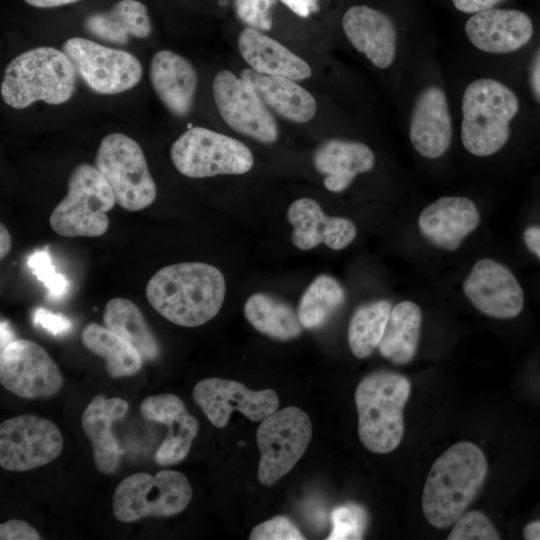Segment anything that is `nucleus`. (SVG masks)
<instances>
[{
    "label": "nucleus",
    "mask_w": 540,
    "mask_h": 540,
    "mask_svg": "<svg viewBox=\"0 0 540 540\" xmlns=\"http://www.w3.org/2000/svg\"><path fill=\"white\" fill-rule=\"evenodd\" d=\"M27 265L48 289L51 299L58 300L67 293L68 281L65 276L56 272L48 252L45 250L35 251L28 257Z\"/></svg>",
    "instance_id": "37"
},
{
    "label": "nucleus",
    "mask_w": 540,
    "mask_h": 540,
    "mask_svg": "<svg viewBox=\"0 0 540 540\" xmlns=\"http://www.w3.org/2000/svg\"><path fill=\"white\" fill-rule=\"evenodd\" d=\"M523 536L527 540H540V520L529 522L523 529Z\"/></svg>",
    "instance_id": "48"
},
{
    "label": "nucleus",
    "mask_w": 540,
    "mask_h": 540,
    "mask_svg": "<svg viewBox=\"0 0 540 540\" xmlns=\"http://www.w3.org/2000/svg\"><path fill=\"white\" fill-rule=\"evenodd\" d=\"M391 303L382 299L359 306L348 326V344L357 358L368 357L378 347L391 312Z\"/></svg>",
    "instance_id": "34"
},
{
    "label": "nucleus",
    "mask_w": 540,
    "mask_h": 540,
    "mask_svg": "<svg viewBox=\"0 0 540 540\" xmlns=\"http://www.w3.org/2000/svg\"><path fill=\"white\" fill-rule=\"evenodd\" d=\"M463 292L478 311L496 319L514 318L524 306V292L516 276L492 258L476 261L463 282Z\"/></svg>",
    "instance_id": "16"
},
{
    "label": "nucleus",
    "mask_w": 540,
    "mask_h": 540,
    "mask_svg": "<svg viewBox=\"0 0 540 540\" xmlns=\"http://www.w3.org/2000/svg\"><path fill=\"white\" fill-rule=\"evenodd\" d=\"M12 246L11 235L3 223L0 224V257L3 259Z\"/></svg>",
    "instance_id": "47"
},
{
    "label": "nucleus",
    "mask_w": 540,
    "mask_h": 540,
    "mask_svg": "<svg viewBox=\"0 0 540 540\" xmlns=\"http://www.w3.org/2000/svg\"><path fill=\"white\" fill-rule=\"evenodd\" d=\"M170 158L179 173L190 178L240 175L254 158L241 141L216 131L192 127L172 144Z\"/></svg>",
    "instance_id": "9"
},
{
    "label": "nucleus",
    "mask_w": 540,
    "mask_h": 540,
    "mask_svg": "<svg viewBox=\"0 0 540 540\" xmlns=\"http://www.w3.org/2000/svg\"><path fill=\"white\" fill-rule=\"evenodd\" d=\"M226 295L222 272L204 262H182L158 270L148 281L150 305L182 327L201 326L220 311Z\"/></svg>",
    "instance_id": "1"
},
{
    "label": "nucleus",
    "mask_w": 540,
    "mask_h": 540,
    "mask_svg": "<svg viewBox=\"0 0 540 540\" xmlns=\"http://www.w3.org/2000/svg\"><path fill=\"white\" fill-rule=\"evenodd\" d=\"M27 4L37 8H53L78 2L79 0H24Z\"/></svg>",
    "instance_id": "46"
},
{
    "label": "nucleus",
    "mask_w": 540,
    "mask_h": 540,
    "mask_svg": "<svg viewBox=\"0 0 540 540\" xmlns=\"http://www.w3.org/2000/svg\"><path fill=\"white\" fill-rule=\"evenodd\" d=\"M240 76L255 88L266 106L282 118L305 123L314 117L317 109L314 97L295 80L262 74L251 68L242 70Z\"/></svg>",
    "instance_id": "27"
},
{
    "label": "nucleus",
    "mask_w": 540,
    "mask_h": 540,
    "mask_svg": "<svg viewBox=\"0 0 540 540\" xmlns=\"http://www.w3.org/2000/svg\"><path fill=\"white\" fill-rule=\"evenodd\" d=\"M85 29L104 42L125 45L131 37L147 38L152 24L146 6L138 0H119L108 11L89 14Z\"/></svg>",
    "instance_id": "28"
},
{
    "label": "nucleus",
    "mask_w": 540,
    "mask_h": 540,
    "mask_svg": "<svg viewBox=\"0 0 540 540\" xmlns=\"http://www.w3.org/2000/svg\"><path fill=\"white\" fill-rule=\"evenodd\" d=\"M1 540H40L38 531L23 520L11 519L0 525Z\"/></svg>",
    "instance_id": "41"
},
{
    "label": "nucleus",
    "mask_w": 540,
    "mask_h": 540,
    "mask_svg": "<svg viewBox=\"0 0 540 540\" xmlns=\"http://www.w3.org/2000/svg\"><path fill=\"white\" fill-rule=\"evenodd\" d=\"M453 127L444 90L428 86L417 96L410 117L409 139L424 158L441 157L450 147Z\"/></svg>",
    "instance_id": "19"
},
{
    "label": "nucleus",
    "mask_w": 540,
    "mask_h": 540,
    "mask_svg": "<svg viewBox=\"0 0 540 540\" xmlns=\"http://www.w3.org/2000/svg\"><path fill=\"white\" fill-rule=\"evenodd\" d=\"M105 327L131 343L146 361H154L160 355V345L149 328L140 308L126 298H113L104 308Z\"/></svg>",
    "instance_id": "31"
},
{
    "label": "nucleus",
    "mask_w": 540,
    "mask_h": 540,
    "mask_svg": "<svg viewBox=\"0 0 540 540\" xmlns=\"http://www.w3.org/2000/svg\"><path fill=\"white\" fill-rule=\"evenodd\" d=\"M33 322L54 336L67 334L72 328V323L67 317L44 308L35 310Z\"/></svg>",
    "instance_id": "40"
},
{
    "label": "nucleus",
    "mask_w": 540,
    "mask_h": 540,
    "mask_svg": "<svg viewBox=\"0 0 540 540\" xmlns=\"http://www.w3.org/2000/svg\"><path fill=\"white\" fill-rule=\"evenodd\" d=\"M343 286L332 276L321 274L306 288L298 305V318L303 328L322 327L345 301Z\"/></svg>",
    "instance_id": "33"
},
{
    "label": "nucleus",
    "mask_w": 540,
    "mask_h": 540,
    "mask_svg": "<svg viewBox=\"0 0 540 540\" xmlns=\"http://www.w3.org/2000/svg\"><path fill=\"white\" fill-rule=\"evenodd\" d=\"M192 494L188 479L179 471L161 470L154 476L135 473L115 488L113 514L124 523L144 517H169L183 511Z\"/></svg>",
    "instance_id": "8"
},
{
    "label": "nucleus",
    "mask_w": 540,
    "mask_h": 540,
    "mask_svg": "<svg viewBox=\"0 0 540 540\" xmlns=\"http://www.w3.org/2000/svg\"><path fill=\"white\" fill-rule=\"evenodd\" d=\"M527 249L540 260V225H530L523 232Z\"/></svg>",
    "instance_id": "45"
},
{
    "label": "nucleus",
    "mask_w": 540,
    "mask_h": 540,
    "mask_svg": "<svg viewBox=\"0 0 540 540\" xmlns=\"http://www.w3.org/2000/svg\"><path fill=\"white\" fill-rule=\"evenodd\" d=\"M287 219L293 226L292 243L300 250H310L321 243L332 250H342L357 235L351 220L326 215L319 203L307 197L299 198L289 206Z\"/></svg>",
    "instance_id": "21"
},
{
    "label": "nucleus",
    "mask_w": 540,
    "mask_h": 540,
    "mask_svg": "<svg viewBox=\"0 0 540 540\" xmlns=\"http://www.w3.org/2000/svg\"><path fill=\"white\" fill-rule=\"evenodd\" d=\"M128 409L124 399L97 394L82 413V429L91 443L95 466L103 474H113L120 465L123 450L111 427L126 415Z\"/></svg>",
    "instance_id": "23"
},
{
    "label": "nucleus",
    "mask_w": 540,
    "mask_h": 540,
    "mask_svg": "<svg viewBox=\"0 0 540 540\" xmlns=\"http://www.w3.org/2000/svg\"><path fill=\"white\" fill-rule=\"evenodd\" d=\"M84 347L105 360L109 377L122 378L135 375L142 366V356L126 339L107 327L90 323L81 333Z\"/></svg>",
    "instance_id": "30"
},
{
    "label": "nucleus",
    "mask_w": 540,
    "mask_h": 540,
    "mask_svg": "<svg viewBox=\"0 0 540 540\" xmlns=\"http://www.w3.org/2000/svg\"><path fill=\"white\" fill-rule=\"evenodd\" d=\"M502 0H452L453 5L464 13H476L493 8Z\"/></svg>",
    "instance_id": "43"
},
{
    "label": "nucleus",
    "mask_w": 540,
    "mask_h": 540,
    "mask_svg": "<svg viewBox=\"0 0 540 540\" xmlns=\"http://www.w3.org/2000/svg\"><path fill=\"white\" fill-rule=\"evenodd\" d=\"M311 437L310 418L296 406L276 410L265 417L256 434L260 483L272 486L287 474L303 456Z\"/></svg>",
    "instance_id": "10"
},
{
    "label": "nucleus",
    "mask_w": 540,
    "mask_h": 540,
    "mask_svg": "<svg viewBox=\"0 0 540 540\" xmlns=\"http://www.w3.org/2000/svg\"><path fill=\"white\" fill-rule=\"evenodd\" d=\"M488 471L484 452L461 441L432 464L422 492V511L435 528H448L465 513L479 493Z\"/></svg>",
    "instance_id": "2"
},
{
    "label": "nucleus",
    "mask_w": 540,
    "mask_h": 540,
    "mask_svg": "<svg viewBox=\"0 0 540 540\" xmlns=\"http://www.w3.org/2000/svg\"><path fill=\"white\" fill-rule=\"evenodd\" d=\"M115 203L111 187L95 165L81 163L72 170L67 193L52 211L49 223L63 237H99L109 228L106 213Z\"/></svg>",
    "instance_id": "6"
},
{
    "label": "nucleus",
    "mask_w": 540,
    "mask_h": 540,
    "mask_svg": "<svg viewBox=\"0 0 540 540\" xmlns=\"http://www.w3.org/2000/svg\"><path fill=\"white\" fill-rule=\"evenodd\" d=\"M422 324L421 308L413 301L397 303L390 312L380 354L394 364H406L416 355Z\"/></svg>",
    "instance_id": "29"
},
{
    "label": "nucleus",
    "mask_w": 540,
    "mask_h": 540,
    "mask_svg": "<svg viewBox=\"0 0 540 540\" xmlns=\"http://www.w3.org/2000/svg\"><path fill=\"white\" fill-rule=\"evenodd\" d=\"M410 391L409 379L392 371L378 370L360 380L355 390L358 435L367 450L386 454L399 446Z\"/></svg>",
    "instance_id": "4"
},
{
    "label": "nucleus",
    "mask_w": 540,
    "mask_h": 540,
    "mask_svg": "<svg viewBox=\"0 0 540 540\" xmlns=\"http://www.w3.org/2000/svg\"><path fill=\"white\" fill-rule=\"evenodd\" d=\"M212 91L220 116L234 131L265 144L278 139L274 117L248 81L224 69L215 75Z\"/></svg>",
    "instance_id": "14"
},
{
    "label": "nucleus",
    "mask_w": 540,
    "mask_h": 540,
    "mask_svg": "<svg viewBox=\"0 0 540 540\" xmlns=\"http://www.w3.org/2000/svg\"><path fill=\"white\" fill-rule=\"evenodd\" d=\"M342 26L352 46L373 65L385 69L393 63L397 33L386 14L365 5L352 6L343 16Z\"/></svg>",
    "instance_id": "22"
},
{
    "label": "nucleus",
    "mask_w": 540,
    "mask_h": 540,
    "mask_svg": "<svg viewBox=\"0 0 540 540\" xmlns=\"http://www.w3.org/2000/svg\"><path fill=\"white\" fill-rule=\"evenodd\" d=\"M470 43L480 51L504 54L524 47L534 28L530 17L515 9H494L474 13L465 23Z\"/></svg>",
    "instance_id": "20"
},
{
    "label": "nucleus",
    "mask_w": 540,
    "mask_h": 540,
    "mask_svg": "<svg viewBox=\"0 0 540 540\" xmlns=\"http://www.w3.org/2000/svg\"><path fill=\"white\" fill-rule=\"evenodd\" d=\"M95 167L111 187L116 203L140 211L156 199L157 188L141 146L129 136L106 135L95 155Z\"/></svg>",
    "instance_id": "7"
},
{
    "label": "nucleus",
    "mask_w": 540,
    "mask_h": 540,
    "mask_svg": "<svg viewBox=\"0 0 540 540\" xmlns=\"http://www.w3.org/2000/svg\"><path fill=\"white\" fill-rule=\"evenodd\" d=\"M62 49L76 73L95 93L119 94L135 87L142 78L140 61L128 51L82 37L67 39Z\"/></svg>",
    "instance_id": "11"
},
{
    "label": "nucleus",
    "mask_w": 540,
    "mask_h": 540,
    "mask_svg": "<svg viewBox=\"0 0 540 540\" xmlns=\"http://www.w3.org/2000/svg\"><path fill=\"white\" fill-rule=\"evenodd\" d=\"M140 412L145 419L167 427L166 437L155 453V462L170 466L182 461L199 429L197 419L188 413L183 401L171 393L148 396L141 402Z\"/></svg>",
    "instance_id": "18"
},
{
    "label": "nucleus",
    "mask_w": 540,
    "mask_h": 540,
    "mask_svg": "<svg viewBox=\"0 0 540 540\" xmlns=\"http://www.w3.org/2000/svg\"><path fill=\"white\" fill-rule=\"evenodd\" d=\"M518 111V97L504 83L492 78L473 80L461 101L463 147L477 157L499 152L509 140L510 124Z\"/></svg>",
    "instance_id": "5"
},
{
    "label": "nucleus",
    "mask_w": 540,
    "mask_h": 540,
    "mask_svg": "<svg viewBox=\"0 0 540 540\" xmlns=\"http://www.w3.org/2000/svg\"><path fill=\"white\" fill-rule=\"evenodd\" d=\"M151 85L165 107L174 115L186 116L192 107L198 85L193 65L176 52H156L150 63Z\"/></svg>",
    "instance_id": "24"
},
{
    "label": "nucleus",
    "mask_w": 540,
    "mask_h": 540,
    "mask_svg": "<svg viewBox=\"0 0 540 540\" xmlns=\"http://www.w3.org/2000/svg\"><path fill=\"white\" fill-rule=\"evenodd\" d=\"M244 316L257 331L276 340L294 339L303 328L289 304L266 293H255L247 299Z\"/></svg>",
    "instance_id": "32"
},
{
    "label": "nucleus",
    "mask_w": 540,
    "mask_h": 540,
    "mask_svg": "<svg viewBox=\"0 0 540 540\" xmlns=\"http://www.w3.org/2000/svg\"><path fill=\"white\" fill-rule=\"evenodd\" d=\"M500 535L490 519L480 511L464 513L455 523L448 540H498Z\"/></svg>",
    "instance_id": "36"
},
{
    "label": "nucleus",
    "mask_w": 540,
    "mask_h": 540,
    "mask_svg": "<svg viewBox=\"0 0 540 540\" xmlns=\"http://www.w3.org/2000/svg\"><path fill=\"white\" fill-rule=\"evenodd\" d=\"M192 395L210 423L217 428L225 427L235 410L253 422H261L279 406L274 390L254 391L240 382L217 377L199 381Z\"/></svg>",
    "instance_id": "15"
},
{
    "label": "nucleus",
    "mask_w": 540,
    "mask_h": 540,
    "mask_svg": "<svg viewBox=\"0 0 540 540\" xmlns=\"http://www.w3.org/2000/svg\"><path fill=\"white\" fill-rule=\"evenodd\" d=\"M479 224L480 212L476 204L465 196L440 197L423 208L418 216L422 236L445 251L457 250Z\"/></svg>",
    "instance_id": "17"
},
{
    "label": "nucleus",
    "mask_w": 540,
    "mask_h": 540,
    "mask_svg": "<svg viewBox=\"0 0 540 540\" xmlns=\"http://www.w3.org/2000/svg\"><path fill=\"white\" fill-rule=\"evenodd\" d=\"M300 17H308L319 10L318 0H280Z\"/></svg>",
    "instance_id": "44"
},
{
    "label": "nucleus",
    "mask_w": 540,
    "mask_h": 540,
    "mask_svg": "<svg viewBox=\"0 0 540 540\" xmlns=\"http://www.w3.org/2000/svg\"><path fill=\"white\" fill-rule=\"evenodd\" d=\"M0 382L24 399L50 398L64 383L58 365L36 342L16 339L1 350Z\"/></svg>",
    "instance_id": "13"
},
{
    "label": "nucleus",
    "mask_w": 540,
    "mask_h": 540,
    "mask_svg": "<svg viewBox=\"0 0 540 540\" xmlns=\"http://www.w3.org/2000/svg\"><path fill=\"white\" fill-rule=\"evenodd\" d=\"M529 85L535 101L540 105V46L530 62Z\"/></svg>",
    "instance_id": "42"
},
{
    "label": "nucleus",
    "mask_w": 540,
    "mask_h": 540,
    "mask_svg": "<svg viewBox=\"0 0 540 540\" xmlns=\"http://www.w3.org/2000/svg\"><path fill=\"white\" fill-rule=\"evenodd\" d=\"M238 48L246 63L256 72L304 80L311 76L310 66L284 45L253 28L243 29Z\"/></svg>",
    "instance_id": "26"
},
{
    "label": "nucleus",
    "mask_w": 540,
    "mask_h": 540,
    "mask_svg": "<svg viewBox=\"0 0 540 540\" xmlns=\"http://www.w3.org/2000/svg\"><path fill=\"white\" fill-rule=\"evenodd\" d=\"M76 74L63 50L36 47L22 52L6 66L1 97L14 109L27 108L37 101L60 105L73 96Z\"/></svg>",
    "instance_id": "3"
},
{
    "label": "nucleus",
    "mask_w": 540,
    "mask_h": 540,
    "mask_svg": "<svg viewBox=\"0 0 540 540\" xmlns=\"http://www.w3.org/2000/svg\"><path fill=\"white\" fill-rule=\"evenodd\" d=\"M332 531L328 540L361 539L364 533L367 514L357 504L348 503L336 507L331 513Z\"/></svg>",
    "instance_id": "35"
},
{
    "label": "nucleus",
    "mask_w": 540,
    "mask_h": 540,
    "mask_svg": "<svg viewBox=\"0 0 540 540\" xmlns=\"http://www.w3.org/2000/svg\"><path fill=\"white\" fill-rule=\"evenodd\" d=\"M1 350L5 348L12 341L16 340L15 334L7 321H1Z\"/></svg>",
    "instance_id": "49"
},
{
    "label": "nucleus",
    "mask_w": 540,
    "mask_h": 540,
    "mask_svg": "<svg viewBox=\"0 0 540 540\" xmlns=\"http://www.w3.org/2000/svg\"><path fill=\"white\" fill-rule=\"evenodd\" d=\"M277 0H235L238 18L250 28L268 31L272 27V14Z\"/></svg>",
    "instance_id": "38"
},
{
    "label": "nucleus",
    "mask_w": 540,
    "mask_h": 540,
    "mask_svg": "<svg viewBox=\"0 0 540 540\" xmlns=\"http://www.w3.org/2000/svg\"><path fill=\"white\" fill-rule=\"evenodd\" d=\"M63 436L49 419L23 414L0 424V465L7 471L24 472L56 459Z\"/></svg>",
    "instance_id": "12"
},
{
    "label": "nucleus",
    "mask_w": 540,
    "mask_h": 540,
    "mask_svg": "<svg viewBox=\"0 0 540 540\" xmlns=\"http://www.w3.org/2000/svg\"><path fill=\"white\" fill-rule=\"evenodd\" d=\"M313 165L324 178V186L331 192L346 190L355 177L372 170L375 155L364 143L330 139L314 152Z\"/></svg>",
    "instance_id": "25"
},
{
    "label": "nucleus",
    "mask_w": 540,
    "mask_h": 540,
    "mask_svg": "<svg viewBox=\"0 0 540 540\" xmlns=\"http://www.w3.org/2000/svg\"><path fill=\"white\" fill-rule=\"evenodd\" d=\"M251 540H300L305 539L288 518L277 516L255 526L249 535Z\"/></svg>",
    "instance_id": "39"
}]
</instances>
